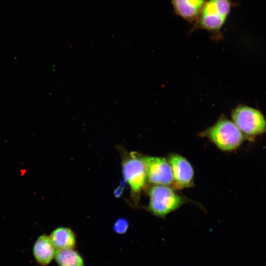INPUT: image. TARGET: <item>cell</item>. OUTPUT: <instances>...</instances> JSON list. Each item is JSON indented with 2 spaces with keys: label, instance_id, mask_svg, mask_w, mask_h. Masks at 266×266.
<instances>
[{
  "label": "cell",
  "instance_id": "5b68a950",
  "mask_svg": "<svg viewBox=\"0 0 266 266\" xmlns=\"http://www.w3.org/2000/svg\"><path fill=\"white\" fill-rule=\"evenodd\" d=\"M233 122L248 138H252L266 132V120L261 111L254 108L239 105L232 113Z\"/></svg>",
  "mask_w": 266,
  "mask_h": 266
},
{
  "label": "cell",
  "instance_id": "6da1fadb",
  "mask_svg": "<svg viewBox=\"0 0 266 266\" xmlns=\"http://www.w3.org/2000/svg\"><path fill=\"white\" fill-rule=\"evenodd\" d=\"M233 5L232 0H207L193 23L191 31L204 30L211 33L213 38L221 39V29Z\"/></svg>",
  "mask_w": 266,
  "mask_h": 266
},
{
  "label": "cell",
  "instance_id": "3957f363",
  "mask_svg": "<svg viewBox=\"0 0 266 266\" xmlns=\"http://www.w3.org/2000/svg\"><path fill=\"white\" fill-rule=\"evenodd\" d=\"M148 209L154 215L164 217L187 201L168 186L154 185L149 192Z\"/></svg>",
  "mask_w": 266,
  "mask_h": 266
},
{
  "label": "cell",
  "instance_id": "7a4b0ae2",
  "mask_svg": "<svg viewBox=\"0 0 266 266\" xmlns=\"http://www.w3.org/2000/svg\"><path fill=\"white\" fill-rule=\"evenodd\" d=\"M200 136L208 138L220 149L228 151L237 148L244 139L243 134L234 123L226 118H220Z\"/></svg>",
  "mask_w": 266,
  "mask_h": 266
},
{
  "label": "cell",
  "instance_id": "7c38bea8",
  "mask_svg": "<svg viewBox=\"0 0 266 266\" xmlns=\"http://www.w3.org/2000/svg\"><path fill=\"white\" fill-rule=\"evenodd\" d=\"M129 227V223L125 219H118L114 223L113 229L115 233L120 234L125 233Z\"/></svg>",
  "mask_w": 266,
  "mask_h": 266
},
{
  "label": "cell",
  "instance_id": "ba28073f",
  "mask_svg": "<svg viewBox=\"0 0 266 266\" xmlns=\"http://www.w3.org/2000/svg\"><path fill=\"white\" fill-rule=\"evenodd\" d=\"M207 0H171L175 13L193 23Z\"/></svg>",
  "mask_w": 266,
  "mask_h": 266
},
{
  "label": "cell",
  "instance_id": "8fae6325",
  "mask_svg": "<svg viewBox=\"0 0 266 266\" xmlns=\"http://www.w3.org/2000/svg\"><path fill=\"white\" fill-rule=\"evenodd\" d=\"M54 258L59 266H85L81 256L73 248L57 249Z\"/></svg>",
  "mask_w": 266,
  "mask_h": 266
},
{
  "label": "cell",
  "instance_id": "52a82bcc",
  "mask_svg": "<svg viewBox=\"0 0 266 266\" xmlns=\"http://www.w3.org/2000/svg\"><path fill=\"white\" fill-rule=\"evenodd\" d=\"M167 160L173 174V188L181 190L192 187L194 185V172L189 161L178 154H170Z\"/></svg>",
  "mask_w": 266,
  "mask_h": 266
},
{
  "label": "cell",
  "instance_id": "8992f818",
  "mask_svg": "<svg viewBox=\"0 0 266 266\" xmlns=\"http://www.w3.org/2000/svg\"><path fill=\"white\" fill-rule=\"evenodd\" d=\"M148 181L154 185H172L173 174L168 160L163 157L142 156Z\"/></svg>",
  "mask_w": 266,
  "mask_h": 266
},
{
  "label": "cell",
  "instance_id": "30bf717a",
  "mask_svg": "<svg viewBox=\"0 0 266 266\" xmlns=\"http://www.w3.org/2000/svg\"><path fill=\"white\" fill-rule=\"evenodd\" d=\"M50 238L56 249H72L76 244L75 234L67 228L60 227L55 229Z\"/></svg>",
  "mask_w": 266,
  "mask_h": 266
},
{
  "label": "cell",
  "instance_id": "9c48e42d",
  "mask_svg": "<svg viewBox=\"0 0 266 266\" xmlns=\"http://www.w3.org/2000/svg\"><path fill=\"white\" fill-rule=\"evenodd\" d=\"M56 250L50 237L43 234L40 236L35 242L33 254L36 262L45 266L54 258Z\"/></svg>",
  "mask_w": 266,
  "mask_h": 266
},
{
  "label": "cell",
  "instance_id": "277c9868",
  "mask_svg": "<svg viewBox=\"0 0 266 266\" xmlns=\"http://www.w3.org/2000/svg\"><path fill=\"white\" fill-rule=\"evenodd\" d=\"M122 170L124 177L130 187L133 198L137 202L140 193L148 181L141 156L134 152L126 155L123 160Z\"/></svg>",
  "mask_w": 266,
  "mask_h": 266
}]
</instances>
